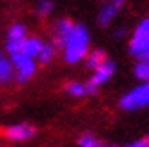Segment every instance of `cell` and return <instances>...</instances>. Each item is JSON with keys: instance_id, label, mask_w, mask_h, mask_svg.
<instances>
[{"instance_id": "1", "label": "cell", "mask_w": 149, "mask_h": 147, "mask_svg": "<svg viewBox=\"0 0 149 147\" xmlns=\"http://www.w3.org/2000/svg\"><path fill=\"white\" fill-rule=\"evenodd\" d=\"M89 49H91V35H89V29L84 24L74 22L71 31L68 33V36L64 38V42L58 47V51L62 53V58L68 64H78L86 58Z\"/></svg>"}, {"instance_id": "2", "label": "cell", "mask_w": 149, "mask_h": 147, "mask_svg": "<svg viewBox=\"0 0 149 147\" xmlns=\"http://www.w3.org/2000/svg\"><path fill=\"white\" fill-rule=\"evenodd\" d=\"M122 111L136 113L149 107V80H140V84L129 89L118 102Z\"/></svg>"}, {"instance_id": "3", "label": "cell", "mask_w": 149, "mask_h": 147, "mask_svg": "<svg viewBox=\"0 0 149 147\" xmlns=\"http://www.w3.org/2000/svg\"><path fill=\"white\" fill-rule=\"evenodd\" d=\"M127 51L135 60H140L149 55V17L142 18L131 31Z\"/></svg>"}, {"instance_id": "4", "label": "cell", "mask_w": 149, "mask_h": 147, "mask_svg": "<svg viewBox=\"0 0 149 147\" xmlns=\"http://www.w3.org/2000/svg\"><path fill=\"white\" fill-rule=\"evenodd\" d=\"M9 58H11L13 73H15L13 80H15L17 84H27L29 80L36 75L38 62H36L33 56L26 55L24 51H17V53H11Z\"/></svg>"}, {"instance_id": "5", "label": "cell", "mask_w": 149, "mask_h": 147, "mask_svg": "<svg viewBox=\"0 0 149 147\" xmlns=\"http://www.w3.org/2000/svg\"><path fill=\"white\" fill-rule=\"evenodd\" d=\"M91 73H93V75H91V78H89L86 84H87L89 94H95L100 87H104L107 82H111V78H113L115 73H116V64L111 60V58H107V60L100 65V67H96Z\"/></svg>"}, {"instance_id": "6", "label": "cell", "mask_w": 149, "mask_h": 147, "mask_svg": "<svg viewBox=\"0 0 149 147\" xmlns=\"http://www.w3.org/2000/svg\"><path fill=\"white\" fill-rule=\"evenodd\" d=\"M125 6V0H104L98 7V15H96V22L100 27H109L113 22L116 20V17L122 13Z\"/></svg>"}, {"instance_id": "7", "label": "cell", "mask_w": 149, "mask_h": 147, "mask_svg": "<svg viewBox=\"0 0 149 147\" xmlns=\"http://www.w3.org/2000/svg\"><path fill=\"white\" fill-rule=\"evenodd\" d=\"M27 27L20 22H15V24L9 26L6 33V53L11 55V53H17V51H22V46L27 38Z\"/></svg>"}, {"instance_id": "8", "label": "cell", "mask_w": 149, "mask_h": 147, "mask_svg": "<svg viewBox=\"0 0 149 147\" xmlns=\"http://www.w3.org/2000/svg\"><path fill=\"white\" fill-rule=\"evenodd\" d=\"M36 129L31 123H13L2 129V136L9 142H29L35 138Z\"/></svg>"}, {"instance_id": "9", "label": "cell", "mask_w": 149, "mask_h": 147, "mask_svg": "<svg viewBox=\"0 0 149 147\" xmlns=\"http://www.w3.org/2000/svg\"><path fill=\"white\" fill-rule=\"evenodd\" d=\"M74 22L68 17H62V18H58L53 22V27H51V42L55 44L56 47H60V44L64 42V38L68 36V33L71 31V27H73Z\"/></svg>"}, {"instance_id": "10", "label": "cell", "mask_w": 149, "mask_h": 147, "mask_svg": "<svg viewBox=\"0 0 149 147\" xmlns=\"http://www.w3.org/2000/svg\"><path fill=\"white\" fill-rule=\"evenodd\" d=\"M13 64L6 51H0V85H7L13 80Z\"/></svg>"}, {"instance_id": "11", "label": "cell", "mask_w": 149, "mask_h": 147, "mask_svg": "<svg viewBox=\"0 0 149 147\" xmlns=\"http://www.w3.org/2000/svg\"><path fill=\"white\" fill-rule=\"evenodd\" d=\"M107 53L104 49H89V53L86 55V58H84V62H86V67L89 69V71H95L96 67H100V65L107 60Z\"/></svg>"}, {"instance_id": "12", "label": "cell", "mask_w": 149, "mask_h": 147, "mask_svg": "<svg viewBox=\"0 0 149 147\" xmlns=\"http://www.w3.org/2000/svg\"><path fill=\"white\" fill-rule=\"evenodd\" d=\"M44 42H46V40L40 38V36H36V35H27L24 46H22V51H24L26 55L33 56L35 60H36V56H38L40 49H42V46H44Z\"/></svg>"}, {"instance_id": "13", "label": "cell", "mask_w": 149, "mask_h": 147, "mask_svg": "<svg viewBox=\"0 0 149 147\" xmlns=\"http://www.w3.org/2000/svg\"><path fill=\"white\" fill-rule=\"evenodd\" d=\"M56 53H58V47L53 42H44L40 53L36 56V62H38V65H47L56 58Z\"/></svg>"}, {"instance_id": "14", "label": "cell", "mask_w": 149, "mask_h": 147, "mask_svg": "<svg viewBox=\"0 0 149 147\" xmlns=\"http://www.w3.org/2000/svg\"><path fill=\"white\" fill-rule=\"evenodd\" d=\"M65 93L73 98H84L89 94L87 91V84L86 82H78V80H73V82L65 84Z\"/></svg>"}, {"instance_id": "15", "label": "cell", "mask_w": 149, "mask_h": 147, "mask_svg": "<svg viewBox=\"0 0 149 147\" xmlns=\"http://www.w3.org/2000/svg\"><path fill=\"white\" fill-rule=\"evenodd\" d=\"M55 11V2L53 0H38L36 2V7H35V13L38 18H49Z\"/></svg>"}, {"instance_id": "16", "label": "cell", "mask_w": 149, "mask_h": 147, "mask_svg": "<svg viewBox=\"0 0 149 147\" xmlns=\"http://www.w3.org/2000/svg\"><path fill=\"white\" fill-rule=\"evenodd\" d=\"M133 73H135V76L138 80H149V55L136 60L135 67H133Z\"/></svg>"}, {"instance_id": "17", "label": "cell", "mask_w": 149, "mask_h": 147, "mask_svg": "<svg viewBox=\"0 0 149 147\" xmlns=\"http://www.w3.org/2000/svg\"><path fill=\"white\" fill-rule=\"evenodd\" d=\"M104 144L100 142V138H96L93 133H84L78 138V147H102Z\"/></svg>"}, {"instance_id": "18", "label": "cell", "mask_w": 149, "mask_h": 147, "mask_svg": "<svg viewBox=\"0 0 149 147\" xmlns=\"http://www.w3.org/2000/svg\"><path fill=\"white\" fill-rule=\"evenodd\" d=\"M102 147H149V136L140 138V140H135V142H129L125 145H102Z\"/></svg>"}, {"instance_id": "19", "label": "cell", "mask_w": 149, "mask_h": 147, "mask_svg": "<svg viewBox=\"0 0 149 147\" xmlns=\"http://www.w3.org/2000/svg\"><path fill=\"white\" fill-rule=\"evenodd\" d=\"M125 31H127L125 27H118L115 31V38H122V36H125Z\"/></svg>"}]
</instances>
